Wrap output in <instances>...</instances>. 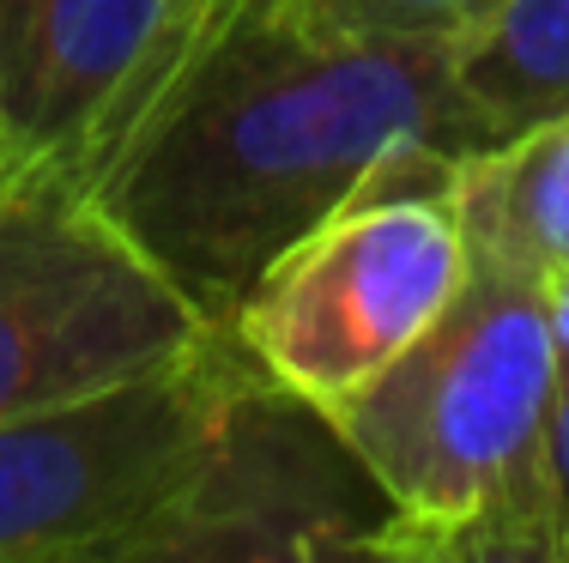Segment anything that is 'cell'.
Instances as JSON below:
<instances>
[{
	"label": "cell",
	"mask_w": 569,
	"mask_h": 563,
	"mask_svg": "<svg viewBox=\"0 0 569 563\" xmlns=\"http://www.w3.org/2000/svg\"><path fill=\"white\" fill-rule=\"evenodd\" d=\"M412 145L491 152L442 37L309 31L284 0H237L91 207L224 328L284 249Z\"/></svg>",
	"instance_id": "1"
},
{
	"label": "cell",
	"mask_w": 569,
	"mask_h": 563,
	"mask_svg": "<svg viewBox=\"0 0 569 563\" xmlns=\"http://www.w3.org/2000/svg\"><path fill=\"white\" fill-rule=\"evenodd\" d=\"M546 279L467 249L455 298L333 424L400 509L395 557H563L546 491Z\"/></svg>",
	"instance_id": "2"
},
{
	"label": "cell",
	"mask_w": 569,
	"mask_h": 563,
	"mask_svg": "<svg viewBox=\"0 0 569 563\" xmlns=\"http://www.w3.org/2000/svg\"><path fill=\"white\" fill-rule=\"evenodd\" d=\"M460 164L467 158L412 145L346 212L284 249L224 321L242 352L321 406L395 364L467 273Z\"/></svg>",
	"instance_id": "3"
},
{
	"label": "cell",
	"mask_w": 569,
	"mask_h": 563,
	"mask_svg": "<svg viewBox=\"0 0 569 563\" xmlns=\"http://www.w3.org/2000/svg\"><path fill=\"white\" fill-rule=\"evenodd\" d=\"M254 370L230 328L188 358L0 424V563H133Z\"/></svg>",
	"instance_id": "4"
},
{
	"label": "cell",
	"mask_w": 569,
	"mask_h": 563,
	"mask_svg": "<svg viewBox=\"0 0 569 563\" xmlns=\"http://www.w3.org/2000/svg\"><path fill=\"white\" fill-rule=\"evenodd\" d=\"M212 321L86 200L0 188V424L164 370Z\"/></svg>",
	"instance_id": "5"
},
{
	"label": "cell",
	"mask_w": 569,
	"mask_h": 563,
	"mask_svg": "<svg viewBox=\"0 0 569 563\" xmlns=\"http://www.w3.org/2000/svg\"><path fill=\"white\" fill-rule=\"evenodd\" d=\"M237 0H31L0 43V188L98 200Z\"/></svg>",
	"instance_id": "6"
},
{
	"label": "cell",
	"mask_w": 569,
	"mask_h": 563,
	"mask_svg": "<svg viewBox=\"0 0 569 563\" xmlns=\"http://www.w3.org/2000/svg\"><path fill=\"white\" fill-rule=\"evenodd\" d=\"M400 509L321 400L261 364L224 400L219 431L133 563L395 557Z\"/></svg>",
	"instance_id": "7"
},
{
	"label": "cell",
	"mask_w": 569,
	"mask_h": 563,
	"mask_svg": "<svg viewBox=\"0 0 569 563\" xmlns=\"http://www.w3.org/2000/svg\"><path fill=\"white\" fill-rule=\"evenodd\" d=\"M455 212L467 249L533 279L569 273V110L467 158L455 170Z\"/></svg>",
	"instance_id": "8"
},
{
	"label": "cell",
	"mask_w": 569,
	"mask_h": 563,
	"mask_svg": "<svg viewBox=\"0 0 569 563\" xmlns=\"http://www.w3.org/2000/svg\"><path fill=\"white\" fill-rule=\"evenodd\" d=\"M449 73L485 145L569 110V0H497L449 43Z\"/></svg>",
	"instance_id": "9"
},
{
	"label": "cell",
	"mask_w": 569,
	"mask_h": 563,
	"mask_svg": "<svg viewBox=\"0 0 569 563\" xmlns=\"http://www.w3.org/2000/svg\"><path fill=\"white\" fill-rule=\"evenodd\" d=\"M546 491H551V521H558V545L569 563V370H558L546 412Z\"/></svg>",
	"instance_id": "10"
},
{
	"label": "cell",
	"mask_w": 569,
	"mask_h": 563,
	"mask_svg": "<svg viewBox=\"0 0 569 563\" xmlns=\"http://www.w3.org/2000/svg\"><path fill=\"white\" fill-rule=\"evenodd\" d=\"M546 315H551V352H558V370H569V273L546 279Z\"/></svg>",
	"instance_id": "11"
},
{
	"label": "cell",
	"mask_w": 569,
	"mask_h": 563,
	"mask_svg": "<svg viewBox=\"0 0 569 563\" xmlns=\"http://www.w3.org/2000/svg\"><path fill=\"white\" fill-rule=\"evenodd\" d=\"M24 7H31V0H0V43H7V37H12V24L24 19Z\"/></svg>",
	"instance_id": "12"
}]
</instances>
